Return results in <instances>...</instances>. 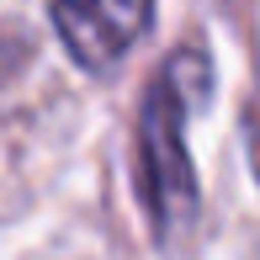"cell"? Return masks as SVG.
Returning <instances> with one entry per match:
<instances>
[{"mask_svg": "<svg viewBox=\"0 0 260 260\" xmlns=\"http://www.w3.org/2000/svg\"><path fill=\"white\" fill-rule=\"evenodd\" d=\"M212 96V64L202 48H181L165 58L138 112V186L165 244L197 223V170L186 154V112Z\"/></svg>", "mask_w": 260, "mask_h": 260, "instance_id": "cell-1", "label": "cell"}, {"mask_svg": "<svg viewBox=\"0 0 260 260\" xmlns=\"http://www.w3.org/2000/svg\"><path fill=\"white\" fill-rule=\"evenodd\" d=\"M53 27L85 75H106L154 27V0H53Z\"/></svg>", "mask_w": 260, "mask_h": 260, "instance_id": "cell-2", "label": "cell"}, {"mask_svg": "<svg viewBox=\"0 0 260 260\" xmlns=\"http://www.w3.org/2000/svg\"><path fill=\"white\" fill-rule=\"evenodd\" d=\"M250 165H255V175H260V117L250 122Z\"/></svg>", "mask_w": 260, "mask_h": 260, "instance_id": "cell-3", "label": "cell"}]
</instances>
